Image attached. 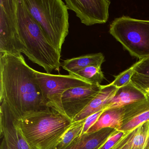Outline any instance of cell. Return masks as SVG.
Instances as JSON below:
<instances>
[{
	"mask_svg": "<svg viewBox=\"0 0 149 149\" xmlns=\"http://www.w3.org/2000/svg\"><path fill=\"white\" fill-rule=\"evenodd\" d=\"M124 132L118 131L108 139L99 149H111L123 136Z\"/></svg>",
	"mask_w": 149,
	"mask_h": 149,
	"instance_id": "cell-23",
	"label": "cell"
},
{
	"mask_svg": "<svg viewBox=\"0 0 149 149\" xmlns=\"http://www.w3.org/2000/svg\"><path fill=\"white\" fill-rule=\"evenodd\" d=\"M85 119L73 122L60 142L54 149H62L68 146L75 139L81 136Z\"/></svg>",
	"mask_w": 149,
	"mask_h": 149,
	"instance_id": "cell-17",
	"label": "cell"
},
{
	"mask_svg": "<svg viewBox=\"0 0 149 149\" xmlns=\"http://www.w3.org/2000/svg\"><path fill=\"white\" fill-rule=\"evenodd\" d=\"M68 10L74 12L86 26L106 23L109 19V0H65Z\"/></svg>",
	"mask_w": 149,
	"mask_h": 149,
	"instance_id": "cell-8",
	"label": "cell"
},
{
	"mask_svg": "<svg viewBox=\"0 0 149 149\" xmlns=\"http://www.w3.org/2000/svg\"><path fill=\"white\" fill-rule=\"evenodd\" d=\"M118 89L109 84L102 85L98 94L72 121L77 122L84 120L92 114L100 111L104 110L109 101L115 95Z\"/></svg>",
	"mask_w": 149,
	"mask_h": 149,
	"instance_id": "cell-13",
	"label": "cell"
},
{
	"mask_svg": "<svg viewBox=\"0 0 149 149\" xmlns=\"http://www.w3.org/2000/svg\"><path fill=\"white\" fill-rule=\"evenodd\" d=\"M142 60H139L131 67L121 72L117 76H115V80L109 84L119 88L129 84L131 81L132 77L135 74L136 68L140 63Z\"/></svg>",
	"mask_w": 149,
	"mask_h": 149,
	"instance_id": "cell-20",
	"label": "cell"
},
{
	"mask_svg": "<svg viewBox=\"0 0 149 149\" xmlns=\"http://www.w3.org/2000/svg\"><path fill=\"white\" fill-rule=\"evenodd\" d=\"M117 131L113 128H106L92 133H85L62 149H99L110 136Z\"/></svg>",
	"mask_w": 149,
	"mask_h": 149,
	"instance_id": "cell-12",
	"label": "cell"
},
{
	"mask_svg": "<svg viewBox=\"0 0 149 149\" xmlns=\"http://www.w3.org/2000/svg\"><path fill=\"white\" fill-rule=\"evenodd\" d=\"M103 111H100L95 114H92L85 119V122H84L81 136L87 133L88 130L95 123Z\"/></svg>",
	"mask_w": 149,
	"mask_h": 149,
	"instance_id": "cell-22",
	"label": "cell"
},
{
	"mask_svg": "<svg viewBox=\"0 0 149 149\" xmlns=\"http://www.w3.org/2000/svg\"><path fill=\"white\" fill-rule=\"evenodd\" d=\"M0 149H30L26 141L8 133L0 134Z\"/></svg>",
	"mask_w": 149,
	"mask_h": 149,
	"instance_id": "cell-19",
	"label": "cell"
},
{
	"mask_svg": "<svg viewBox=\"0 0 149 149\" xmlns=\"http://www.w3.org/2000/svg\"><path fill=\"white\" fill-rule=\"evenodd\" d=\"M146 98L145 95L136 88L131 81L129 84L118 89L115 95L109 101L104 110L124 107Z\"/></svg>",
	"mask_w": 149,
	"mask_h": 149,
	"instance_id": "cell-14",
	"label": "cell"
},
{
	"mask_svg": "<svg viewBox=\"0 0 149 149\" xmlns=\"http://www.w3.org/2000/svg\"><path fill=\"white\" fill-rule=\"evenodd\" d=\"M111 149H149V120L124 132Z\"/></svg>",
	"mask_w": 149,
	"mask_h": 149,
	"instance_id": "cell-10",
	"label": "cell"
},
{
	"mask_svg": "<svg viewBox=\"0 0 149 149\" xmlns=\"http://www.w3.org/2000/svg\"><path fill=\"white\" fill-rule=\"evenodd\" d=\"M102 86L90 84L65 91L62 97V103L67 116L73 120L98 94Z\"/></svg>",
	"mask_w": 149,
	"mask_h": 149,
	"instance_id": "cell-9",
	"label": "cell"
},
{
	"mask_svg": "<svg viewBox=\"0 0 149 149\" xmlns=\"http://www.w3.org/2000/svg\"><path fill=\"white\" fill-rule=\"evenodd\" d=\"M17 14L22 53L33 63L43 68L47 74L54 70L59 72L61 53L32 16L24 0H17Z\"/></svg>",
	"mask_w": 149,
	"mask_h": 149,
	"instance_id": "cell-2",
	"label": "cell"
},
{
	"mask_svg": "<svg viewBox=\"0 0 149 149\" xmlns=\"http://www.w3.org/2000/svg\"><path fill=\"white\" fill-rule=\"evenodd\" d=\"M133 85L149 98V77L140 75L135 73L131 78Z\"/></svg>",
	"mask_w": 149,
	"mask_h": 149,
	"instance_id": "cell-21",
	"label": "cell"
},
{
	"mask_svg": "<svg viewBox=\"0 0 149 149\" xmlns=\"http://www.w3.org/2000/svg\"><path fill=\"white\" fill-rule=\"evenodd\" d=\"M72 122L49 107L17 118L19 130L31 149H54Z\"/></svg>",
	"mask_w": 149,
	"mask_h": 149,
	"instance_id": "cell-3",
	"label": "cell"
},
{
	"mask_svg": "<svg viewBox=\"0 0 149 149\" xmlns=\"http://www.w3.org/2000/svg\"><path fill=\"white\" fill-rule=\"evenodd\" d=\"M81 79L88 82L91 84L100 85L104 79L101 66H88L78 71L75 74Z\"/></svg>",
	"mask_w": 149,
	"mask_h": 149,
	"instance_id": "cell-18",
	"label": "cell"
},
{
	"mask_svg": "<svg viewBox=\"0 0 149 149\" xmlns=\"http://www.w3.org/2000/svg\"><path fill=\"white\" fill-rule=\"evenodd\" d=\"M104 61V56L102 53L89 54L64 60L61 67L68 72L69 75L75 76L78 71L88 66H102Z\"/></svg>",
	"mask_w": 149,
	"mask_h": 149,
	"instance_id": "cell-16",
	"label": "cell"
},
{
	"mask_svg": "<svg viewBox=\"0 0 149 149\" xmlns=\"http://www.w3.org/2000/svg\"><path fill=\"white\" fill-rule=\"evenodd\" d=\"M22 50L19 34L17 0H0V54H20Z\"/></svg>",
	"mask_w": 149,
	"mask_h": 149,
	"instance_id": "cell-7",
	"label": "cell"
},
{
	"mask_svg": "<svg viewBox=\"0 0 149 149\" xmlns=\"http://www.w3.org/2000/svg\"><path fill=\"white\" fill-rule=\"evenodd\" d=\"M36 76L47 106L65 116L62 103L63 93L72 88L91 84L78 77L69 74H53L36 71Z\"/></svg>",
	"mask_w": 149,
	"mask_h": 149,
	"instance_id": "cell-6",
	"label": "cell"
},
{
	"mask_svg": "<svg viewBox=\"0 0 149 149\" xmlns=\"http://www.w3.org/2000/svg\"><path fill=\"white\" fill-rule=\"evenodd\" d=\"M25 5L53 46L61 53L69 33V14L62 0H24Z\"/></svg>",
	"mask_w": 149,
	"mask_h": 149,
	"instance_id": "cell-4",
	"label": "cell"
},
{
	"mask_svg": "<svg viewBox=\"0 0 149 149\" xmlns=\"http://www.w3.org/2000/svg\"><path fill=\"white\" fill-rule=\"evenodd\" d=\"M36 70L22 54H0V102L18 119L47 108L36 81Z\"/></svg>",
	"mask_w": 149,
	"mask_h": 149,
	"instance_id": "cell-1",
	"label": "cell"
},
{
	"mask_svg": "<svg viewBox=\"0 0 149 149\" xmlns=\"http://www.w3.org/2000/svg\"><path fill=\"white\" fill-rule=\"evenodd\" d=\"M124 108V116L120 131H129L149 120V98L133 103Z\"/></svg>",
	"mask_w": 149,
	"mask_h": 149,
	"instance_id": "cell-11",
	"label": "cell"
},
{
	"mask_svg": "<svg viewBox=\"0 0 149 149\" xmlns=\"http://www.w3.org/2000/svg\"><path fill=\"white\" fill-rule=\"evenodd\" d=\"M124 116V108H114L103 111L95 123L86 133L95 132L104 128H111L119 131Z\"/></svg>",
	"mask_w": 149,
	"mask_h": 149,
	"instance_id": "cell-15",
	"label": "cell"
},
{
	"mask_svg": "<svg viewBox=\"0 0 149 149\" xmlns=\"http://www.w3.org/2000/svg\"><path fill=\"white\" fill-rule=\"evenodd\" d=\"M109 33L132 56L149 57V20L123 16L111 22Z\"/></svg>",
	"mask_w": 149,
	"mask_h": 149,
	"instance_id": "cell-5",
	"label": "cell"
},
{
	"mask_svg": "<svg viewBox=\"0 0 149 149\" xmlns=\"http://www.w3.org/2000/svg\"><path fill=\"white\" fill-rule=\"evenodd\" d=\"M135 73L149 77V57L143 59L135 69Z\"/></svg>",
	"mask_w": 149,
	"mask_h": 149,
	"instance_id": "cell-24",
	"label": "cell"
}]
</instances>
